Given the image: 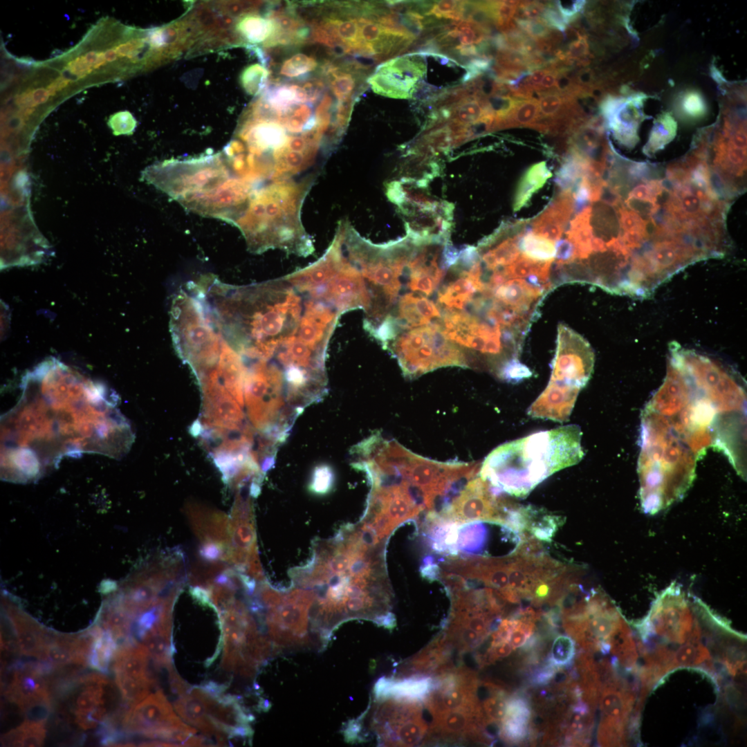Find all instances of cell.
<instances>
[{"label": "cell", "mask_w": 747, "mask_h": 747, "mask_svg": "<svg viewBox=\"0 0 747 747\" xmlns=\"http://www.w3.org/2000/svg\"><path fill=\"white\" fill-rule=\"evenodd\" d=\"M17 403L1 419L3 471L34 476L64 456L118 457L129 448V425L114 393L50 357L21 379Z\"/></svg>", "instance_id": "6da1fadb"}, {"label": "cell", "mask_w": 747, "mask_h": 747, "mask_svg": "<svg viewBox=\"0 0 747 747\" xmlns=\"http://www.w3.org/2000/svg\"><path fill=\"white\" fill-rule=\"evenodd\" d=\"M666 376L646 407L703 456L710 448L731 459L746 445V394L738 375L693 349L670 348Z\"/></svg>", "instance_id": "7a4b0ae2"}, {"label": "cell", "mask_w": 747, "mask_h": 747, "mask_svg": "<svg viewBox=\"0 0 747 747\" xmlns=\"http://www.w3.org/2000/svg\"><path fill=\"white\" fill-rule=\"evenodd\" d=\"M289 575L293 585L311 591V619L329 636L349 620H374L382 611L391 589L387 575H363L354 570L340 529L331 539H315L311 560L292 569Z\"/></svg>", "instance_id": "3957f363"}, {"label": "cell", "mask_w": 747, "mask_h": 747, "mask_svg": "<svg viewBox=\"0 0 747 747\" xmlns=\"http://www.w3.org/2000/svg\"><path fill=\"white\" fill-rule=\"evenodd\" d=\"M576 425L535 432L494 449L481 465L479 476L498 493L524 498L540 483L584 455Z\"/></svg>", "instance_id": "277c9868"}, {"label": "cell", "mask_w": 747, "mask_h": 747, "mask_svg": "<svg viewBox=\"0 0 747 747\" xmlns=\"http://www.w3.org/2000/svg\"><path fill=\"white\" fill-rule=\"evenodd\" d=\"M378 450L385 468L409 483L427 514L447 506L452 497L479 474L481 465L428 459L383 438Z\"/></svg>", "instance_id": "5b68a950"}, {"label": "cell", "mask_w": 747, "mask_h": 747, "mask_svg": "<svg viewBox=\"0 0 747 747\" xmlns=\"http://www.w3.org/2000/svg\"><path fill=\"white\" fill-rule=\"evenodd\" d=\"M385 349L409 378L444 367L469 368L464 351L445 336L438 322L400 332Z\"/></svg>", "instance_id": "8992f818"}, {"label": "cell", "mask_w": 747, "mask_h": 747, "mask_svg": "<svg viewBox=\"0 0 747 747\" xmlns=\"http://www.w3.org/2000/svg\"><path fill=\"white\" fill-rule=\"evenodd\" d=\"M520 506L497 493L487 481L477 476L469 480L434 517L458 525L491 521L513 527Z\"/></svg>", "instance_id": "52a82bcc"}, {"label": "cell", "mask_w": 747, "mask_h": 747, "mask_svg": "<svg viewBox=\"0 0 747 747\" xmlns=\"http://www.w3.org/2000/svg\"><path fill=\"white\" fill-rule=\"evenodd\" d=\"M526 534L507 524L480 521L458 525L450 555L506 557L515 553Z\"/></svg>", "instance_id": "ba28073f"}, {"label": "cell", "mask_w": 747, "mask_h": 747, "mask_svg": "<svg viewBox=\"0 0 747 747\" xmlns=\"http://www.w3.org/2000/svg\"><path fill=\"white\" fill-rule=\"evenodd\" d=\"M594 362V352L588 341L560 324L549 381L581 391L591 377Z\"/></svg>", "instance_id": "9c48e42d"}, {"label": "cell", "mask_w": 747, "mask_h": 747, "mask_svg": "<svg viewBox=\"0 0 747 747\" xmlns=\"http://www.w3.org/2000/svg\"><path fill=\"white\" fill-rule=\"evenodd\" d=\"M189 692L203 702L213 723L228 739H252L253 730L250 723L254 717L243 704L241 697L224 693L214 694L203 685L192 686Z\"/></svg>", "instance_id": "30bf717a"}, {"label": "cell", "mask_w": 747, "mask_h": 747, "mask_svg": "<svg viewBox=\"0 0 747 747\" xmlns=\"http://www.w3.org/2000/svg\"><path fill=\"white\" fill-rule=\"evenodd\" d=\"M422 59L407 55L395 57L378 65L368 78L372 90L394 98H411L418 80L425 73Z\"/></svg>", "instance_id": "8fae6325"}, {"label": "cell", "mask_w": 747, "mask_h": 747, "mask_svg": "<svg viewBox=\"0 0 747 747\" xmlns=\"http://www.w3.org/2000/svg\"><path fill=\"white\" fill-rule=\"evenodd\" d=\"M181 721L163 691L158 690L130 706L121 723L125 732L153 739L160 730Z\"/></svg>", "instance_id": "7c38bea8"}, {"label": "cell", "mask_w": 747, "mask_h": 747, "mask_svg": "<svg viewBox=\"0 0 747 747\" xmlns=\"http://www.w3.org/2000/svg\"><path fill=\"white\" fill-rule=\"evenodd\" d=\"M52 666L46 661L17 665L6 692L8 699L25 713L44 704H51L50 693L44 675Z\"/></svg>", "instance_id": "4fadbf2b"}, {"label": "cell", "mask_w": 747, "mask_h": 747, "mask_svg": "<svg viewBox=\"0 0 747 747\" xmlns=\"http://www.w3.org/2000/svg\"><path fill=\"white\" fill-rule=\"evenodd\" d=\"M230 547L228 563L243 573L250 552L256 547L257 535L250 501L239 495L229 517Z\"/></svg>", "instance_id": "5bb4252c"}, {"label": "cell", "mask_w": 747, "mask_h": 747, "mask_svg": "<svg viewBox=\"0 0 747 747\" xmlns=\"http://www.w3.org/2000/svg\"><path fill=\"white\" fill-rule=\"evenodd\" d=\"M432 243L413 249L407 266V288L424 296L437 289L446 270L443 262L439 263L440 249Z\"/></svg>", "instance_id": "9a60e30c"}, {"label": "cell", "mask_w": 747, "mask_h": 747, "mask_svg": "<svg viewBox=\"0 0 747 747\" xmlns=\"http://www.w3.org/2000/svg\"><path fill=\"white\" fill-rule=\"evenodd\" d=\"M80 681L83 688L74 702L75 721L80 728L89 730L107 719V688L110 683L98 674L86 675Z\"/></svg>", "instance_id": "2e32d148"}, {"label": "cell", "mask_w": 747, "mask_h": 747, "mask_svg": "<svg viewBox=\"0 0 747 747\" xmlns=\"http://www.w3.org/2000/svg\"><path fill=\"white\" fill-rule=\"evenodd\" d=\"M441 318V313L436 304L423 295L409 293L400 296L389 315L381 323L387 322L399 334L406 329L432 324V321L437 322Z\"/></svg>", "instance_id": "e0dca14e"}, {"label": "cell", "mask_w": 747, "mask_h": 747, "mask_svg": "<svg viewBox=\"0 0 747 747\" xmlns=\"http://www.w3.org/2000/svg\"><path fill=\"white\" fill-rule=\"evenodd\" d=\"M186 515L192 529L202 544H214L230 550L229 517L223 513L191 504Z\"/></svg>", "instance_id": "ac0fdd59"}, {"label": "cell", "mask_w": 747, "mask_h": 747, "mask_svg": "<svg viewBox=\"0 0 747 747\" xmlns=\"http://www.w3.org/2000/svg\"><path fill=\"white\" fill-rule=\"evenodd\" d=\"M580 390L549 381L538 398L528 407L533 418L564 423L569 419Z\"/></svg>", "instance_id": "d6986e66"}, {"label": "cell", "mask_w": 747, "mask_h": 747, "mask_svg": "<svg viewBox=\"0 0 747 747\" xmlns=\"http://www.w3.org/2000/svg\"><path fill=\"white\" fill-rule=\"evenodd\" d=\"M574 212L573 192L563 190L531 223V230L554 242L561 239Z\"/></svg>", "instance_id": "ffe728a7"}, {"label": "cell", "mask_w": 747, "mask_h": 747, "mask_svg": "<svg viewBox=\"0 0 747 747\" xmlns=\"http://www.w3.org/2000/svg\"><path fill=\"white\" fill-rule=\"evenodd\" d=\"M600 692L601 721L626 726L635 701L634 694L627 683L615 675L611 676Z\"/></svg>", "instance_id": "44dd1931"}, {"label": "cell", "mask_w": 747, "mask_h": 747, "mask_svg": "<svg viewBox=\"0 0 747 747\" xmlns=\"http://www.w3.org/2000/svg\"><path fill=\"white\" fill-rule=\"evenodd\" d=\"M150 656L145 646L135 639L118 647L113 661L115 675L156 684L149 668Z\"/></svg>", "instance_id": "7402d4cb"}, {"label": "cell", "mask_w": 747, "mask_h": 747, "mask_svg": "<svg viewBox=\"0 0 747 747\" xmlns=\"http://www.w3.org/2000/svg\"><path fill=\"white\" fill-rule=\"evenodd\" d=\"M172 614L163 612L159 620L141 638L142 644L157 667H172L175 647L172 640Z\"/></svg>", "instance_id": "603a6c76"}, {"label": "cell", "mask_w": 747, "mask_h": 747, "mask_svg": "<svg viewBox=\"0 0 747 747\" xmlns=\"http://www.w3.org/2000/svg\"><path fill=\"white\" fill-rule=\"evenodd\" d=\"M531 710L526 700L514 697L508 700L501 722L500 736L509 743H519L527 736Z\"/></svg>", "instance_id": "cb8c5ba5"}, {"label": "cell", "mask_w": 747, "mask_h": 747, "mask_svg": "<svg viewBox=\"0 0 747 747\" xmlns=\"http://www.w3.org/2000/svg\"><path fill=\"white\" fill-rule=\"evenodd\" d=\"M174 709L186 722L200 730L207 736H216L219 732L210 718L203 702L189 692L174 703Z\"/></svg>", "instance_id": "d4e9b609"}, {"label": "cell", "mask_w": 747, "mask_h": 747, "mask_svg": "<svg viewBox=\"0 0 747 747\" xmlns=\"http://www.w3.org/2000/svg\"><path fill=\"white\" fill-rule=\"evenodd\" d=\"M42 661L53 667L69 664L83 665L78 652L77 636H47Z\"/></svg>", "instance_id": "484cf974"}, {"label": "cell", "mask_w": 747, "mask_h": 747, "mask_svg": "<svg viewBox=\"0 0 747 747\" xmlns=\"http://www.w3.org/2000/svg\"><path fill=\"white\" fill-rule=\"evenodd\" d=\"M262 98L278 116V119L290 113L297 105L308 102L302 86L293 84L276 86L267 91Z\"/></svg>", "instance_id": "4316f807"}, {"label": "cell", "mask_w": 747, "mask_h": 747, "mask_svg": "<svg viewBox=\"0 0 747 747\" xmlns=\"http://www.w3.org/2000/svg\"><path fill=\"white\" fill-rule=\"evenodd\" d=\"M551 175L545 161L531 165L518 183L513 201L514 211H518L526 205L533 194L544 186Z\"/></svg>", "instance_id": "83f0119b"}, {"label": "cell", "mask_w": 747, "mask_h": 747, "mask_svg": "<svg viewBox=\"0 0 747 747\" xmlns=\"http://www.w3.org/2000/svg\"><path fill=\"white\" fill-rule=\"evenodd\" d=\"M523 518L524 533L540 541L548 542L562 522L561 517L532 506H524Z\"/></svg>", "instance_id": "f1b7e54d"}, {"label": "cell", "mask_w": 747, "mask_h": 747, "mask_svg": "<svg viewBox=\"0 0 747 747\" xmlns=\"http://www.w3.org/2000/svg\"><path fill=\"white\" fill-rule=\"evenodd\" d=\"M610 650L621 664L628 670H634L638 661L639 649H637L634 634L624 620L609 640Z\"/></svg>", "instance_id": "f546056e"}, {"label": "cell", "mask_w": 747, "mask_h": 747, "mask_svg": "<svg viewBox=\"0 0 747 747\" xmlns=\"http://www.w3.org/2000/svg\"><path fill=\"white\" fill-rule=\"evenodd\" d=\"M118 645L109 630L95 629V638L88 658V665L101 672H107L113 663Z\"/></svg>", "instance_id": "4dcf8cb0"}, {"label": "cell", "mask_w": 747, "mask_h": 747, "mask_svg": "<svg viewBox=\"0 0 747 747\" xmlns=\"http://www.w3.org/2000/svg\"><path fill=\"white\" fill-rule=\"evenodd\" d=\"M676 667H700L707 672H714L711 654L708 647L700 640H690L674 652Z\"/></svg>", "instance_id": "1f68e13d"}, {"label": "cell", "mask_w": 747, "mask_h": 747, "mask_svg": "<svg viewBox=\"0 0 747 747\" xmlns=\"http://www.w3.org/2000/svg\"><path fill=\"white\" fill-rule=\"evenodd\" d=\"M356 69L342 68L330 63L324 64L322 71L328 77L331 91L339 102H347L353 95L357 85Z\"/></svg>", "instance_id": "d6a6232c"}, {"label": "cell", "mask_w": 747, "mask_h": 747, "mask_svg": "<svg viewBox=\"0 0 747 747\" xmlns=\"http://www.w3.org/2000/svg\"><path fill=\"white\" fill-rule=\"evenodd\" d=\"M521 253L537 261L553 263L555 255V242L531 230H525L519 241Z\"/></svg>", "instance_id": "836d02e7"}, {"label": "cell", "mask_w": 747, "mask_h": 747, "mask_svg": "<svg viewBox=\"0 0 747 747\" xmlns=\"http://www.w3.org/2000/svg\"><path fill=\"white\" fill-rule=\"evenodd\" d=\"M44 723L25 719L3 736L2 744L10 746H40L46 736Z\"/></svg>", "instance_id": "e575fe53"}, {"label": "cell", "mask_w": 747, "mask_h": 747, "mask_svg": "<svg viewBox=\"0 0 747 747\" xmlns=\"http://www.w3.org/2000/svg\"><path fill=\"white\" fill-rule=\"evenodd\" d=\"M589 167V163L579 155L569 151L555 177L556 184L562 190L573 192Z\"/></svg>", "instance_id": "d590c367"}, {"label": "cell", "mask_w": 747, "mask_h": 747, "mask_svg": "<svg viewBox=\"0 0 747 747\" xmlns=\"http://www.w3.org/2000/svg\"><path fill=\"white\" fill-rule=\"evenodd\" d=\"M538 116V100H522L508 116L501 120L495 119L493 131L513 127L531 128Z\"/></svg>", "instance_id": "8d00e7d4"}, {"label": "cell", "mask_w": 747, "mask_h": 747, "mask_svg": "<svg viewBox=\"0 0 747 747\" xmlns=\"http://www.w3.org/2000/svg\"><path fill=\"white\" fill-rule=\"evenodd\" d=\"M230 566L223 561H210L201 557L192 564L188 573L190 587L208 589Z\"/></svg>", "instance_id": "74e56055"}, {"label": "cell", "mask_w": 747, "mask_h": 747, "mask_svg": "<svg viewBox=\"0 0 747 747\" xmlns=\"http://www.w3.org/2000/svg\"><path fill=\"white\" fill-rule=\"evenodd\" d=\"M237 26L242 37L251 43L267 42L275 31V24L270 18H264L256 14L242 17Z\"/></svg>", "instance_id": "f35d334b"}, {"label": "cell", "mask_w": 747, "mask_h": 747, "mask_svg": "<svg viewBox=\"0 0 747 747\" xmlns=\"http://www.w3.org/2000/svg\"><path fill=\"white\" fill-rule=\"evenodd\" d=\"M449 108L450 122L462 126H469L479 121L486 113L483 102L480 99L467 96Z\"/></svg>", "instance_id": "ab89813d"}, {"label": "cell", "mask_w": 747, "mask_h": 747, "mask_svg": "<svg viewBox=\"0 0 747 747\" xmlns=\"http://www.w3.org/2000/svg\"><path fill=\"white\" fill-rule=\"evenodd\" d=\"M508 699L505 692L493 684L490 694L481 705L486 720L501 723L506 713Z\"/></svg>", "instance_id": "60d3db41"}, {"label": "cell", "mask_w": 747, "mask_h": 747, "mask_svg": "<svg viewBox=\"0 0 747 747\" xmlns=\"http://www.w3.org/2000/svg\"><path fill=\"white\" fill-rule=\"evenodd\" d=\"M538 104L537 119L551 120L564 115L567 109L566 98L554 91L542 93L538 99Z\"/></svg>", "instance_id": "b9f144b4"}, {"label": "cell", "mask_w": 747, "mask_h": 747, "mask_svg": "<svg viewBox=\"0 0 747 747\" xmlns=\"http://www.w3.org/2000/svg\"><path fill=\"white\" fill-rule=\"evenodd\" d=\"M575 654V641L569 636L560 635L553 643L549 661L558 667L570 665Z\"/></svg>", "instance_id": "7bdbcfd3"}, {"label": "cell", "mask_w": 747, "mask_h": 747, "mask_svg": "<svg viewBox=\"0 0 747 747\" xmlns=\"http://www.w3.org/2000/svg\"><path fill=\"white\" fill-rule=\"evenodd\" d=\"M317 66L316 60L304 53H297L286 59L280 68V74L293 78L306 75Z\"/></svg>", "instance_id": "ee69618b"}, {"label": "cell", "mask_w": 747, "mask_h": 747, "mask_svg": "<svg viewBox=\"0 0 747 747\" xmlns=\"http://www.w3.org/2000/svg\"><path fill=\"white\" fill-rule=\"evenodd\" d=\"M522 100L511 96L492 95L483 100L485 109L491 112L495 120L508 116Z\"/></svg>", "instance_id": "f6af8a7d"}, {"label": "cell", "mask_w": 747, "mask_h": 747, "mask_svg": "<svg viewBox=\"0 0 747 747\" xmlns=\"http://www.w3.org/2000/svg\"><path fill=\"white\" fill-rule=\"evenodd\" d=\"M268 75L267 70L259 64L250 66L242 75V83L245 89L256 95L264 88Z\"/></svg>", "instance_id": "bcb514c9"}, {"label": "cell", "mask_w": 747, "mask_h": 747, "mask_svg": "<svg viewBox=\"0 0 747 747\" xmlns=\"http://www.w3.org/2000/svg\"><path fill=\"white\" fill-rule=\"evenodd\" d=\"M514 20L517 27L535 41L548 37L553 30L542 19Z\"/></svg>", "instance_id": "7dc6e473"}, {"label": "cell", "mask_w": 747, "mask_h": 747, "mask_svg": "<svg viewBox=\"0 0 747 747\" xmlns=\"http://www.w3.org/2000/svg\"><path fill=\"white\" fill-rule=\"evenodd\" d=\"M461 1L453 0L441 1L434 4L425 15L459 22L461 21Z\"/></svg>", "instance_id": "c3c4849f"}, {"label": "cell", "mask_w": 747, "mask_h": 747, "mask_svg": "<svg viewBox=\"0 0 747 747\" xmlns=\"http://www.w3.org/2000/svg\"><path fill=\"white\" fill-rule=\"evenodd\" d=\"M333 483V474L330 468L320 466L313 472L309 488L315 494H325L331 490Z\"/></svg>", "instance_id": "681fc988"}, {"label": "cell", "mask_w": 747, "mask_h": 747, "mask_svg": "<svg viewBox=\"0 0 747 747\" xmlns=\"http://www.w3.org/2000/svg\"><path fill=\"white\" fill-rule=\"evenodd\" d=\"M546 3L540 1H523L517 8L514 19H541Z\"/></svg>", "instance_id": "f907efd6"}, {"label": "cell", "mask_w": 747, "mask_h": 747, "mask_svg": "<svg viewBox=\"0 0 747 747\" xmlns=\"http://www.w3.org/2000/svg\"><path fill=\"white\" fill-rule=\"evenodd\" d=\"M541 19L550 28L560 32H564L569 25L554 3H547L546 4Z\"/></svg>", "instance_id": "816d5d0a"}, {"label": "cell", "mask_w": 747, "mask_h": 747, "mask_svg": "<svg viewBox=\"0 0 747 747\" xmlns=\"http://www.w3.org/2000/svg\"><path fill=\"white\" fill-rule=\"evenodd\" d=\"M555 6L568 24L577 19L585 4L584 1H556Z\"/></svg>", "instance_id": "f5cc1de1"}, {"label": "cell", "mask_w": 747, "mask_h": 747, "mask_svg": "<svg viewBox=\"0 0 747 747\" xmlns=\"http://www.w3.org/2000/svg\"><path fill=\"white\" fill-rule=\"evenodd\" d=\"M587 52V44L584 36L579 35L568 46L564 52L568 64H571L582 58Z\"/></svg>", "instance_id": "db71d44e"}, {"label": "cell", "mask_w": 747, "mask_h": 747, "mask_svg": "<svg viewBox=\"0 0 747 747\" xmlns=\"http://www.w3.org/2000/svg\"><path fill=\"white\" fill-rule=\"evenodd\" d=\"M69 72L77 79H82L90 74L93 70L84 55L71 60L67 65Z\"/></svg>", "instance_id": "11a10c76"}, {"label": "cell", "mask_w": 747, "mask_h": 747, "mask_svg": "<svg viewBox=\"0 0 747 747\" xmlns=\"http://www.w3.org/2000/svg\"><path fill=\"white\" fill-rule=\"evenodd\" d=\"M558 666L553 664L550 661L545 666L537 670L532 676L531 681L534 684L543 685L548 683L551 681L555 672L558 670Z\"/></svg>", "instance_id": "9f6ffc18"}, {"label": "cell", "mask_w": 747, "mask_h": 747, "mask_svg": "<svg viewBox=\"0 0 747 747\" xmlns=\"http://www.w3.org/2000/svg\"><path fill=\"white\" fill-rule=\"evenodd\" d=\"M168 672L169 685L172 692L180 697L187 694L192 686L179 676L174 667L169 669Z\"/></svg>", "instance_id": "6f0895ef"}, {"label": "cell", "mask_w": 747, "mask_h": 747, "mask_svg": "<svg viewBox=\"0 0 747 747\" xmlns=\"http://www.w3.org/2000/svg\"><path fill=\"white\" fill-rule=\"evenodd\" d=\"M513 648L509 642H504L493 646H490L487 652L486 659L483 662H492L497 659L508 656L512 652Z\"/></svg>", "instance_id": "680465c9"}, {"label": "cell", "mask_w": 747, "mask_h": 747, "mask_svg": "<svg viewBox=\"0 0 747 747\" xmlns=\"http://www.w3.org/2000/svg\"><path fill=\"white\" fill-rule=\"evenodd\" d=\"M302 86L308 96V102L313 103L320 98L324 84L321 80L313 79L305 82Z\"/></svg>", "instance_id": "91938a15"}, {"label": "cell", "mask_w": 747, "mask_h": 747, "mask_svg": "<svg viewBox=\"0 0 747 747\" xmlns=\"http://www.w3.org/2000/svg\"><path fill=\"white\" fill-rule=\"evenodd\" d=\"M50 95L46 89L44 88H37L35 89H30V100L32 107H35L39 104H44L47 102Z\"/></svg>", "instance_id": "94428289"}, {"label": "cell", "mask_w": 747, "mask_h": 747, "mask_svg": "<svg viewBox=\"0 0 747 747\" xmlns=\"http://www.w3.org/2000/svg\"><path fill=\"white\" fill-rule=\"evenodd\" d=\"M70 80L65 76L60 75L51 82L46 87L50 96H54L57 91H62L68 86Z\"/></svg>", "instance_id": "6125c7cd"}, {"label": "cell", "mask_w": 747, "mask_h": 747, "mask_svg": "<svg viewBox=\"0 0 747 747\" xmlns=\"http://www.w3.org/2000/svg\"><path fill=\"white\" fill-rule=\"evenodd\" d=\"M104 54L106 61L109 62L115 61L118 56L115 48L106 50Z\"/></svg>", "instance_id": "be15d7a7"}, {"label": "cell", "mask_w": 747, "mask_h": 747, "mask_svg": "<svg viewBox=\"0 0 747 747\" xmlns=\"http://www.w3.org/2000/svg\"><path fill=\"white\" fill-rule=\"evenodd\" d=\"M106 59L104 57V52L98 53V57L94 64L93 69H98L102 66L106 64Z\"/></svg>", "instance_id": "e7e4bbea"}]
</instances>
